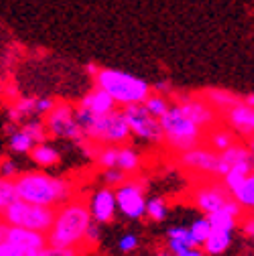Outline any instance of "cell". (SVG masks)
<instances>
[{"label": "cell", "mask_w": 254, "mask_h": 256, "mask_svg": "<svg viewBox=\"0 0 254 256\" xmlns=\"http://www.w3.org/2000/svg\"><path fill=\"white\" fill-rule=\"evenodd\" d=\"M14 187L20 202L41 206V208H59L68 204L76 196V187L68 179H59L41 171H26L14 177Z\"/></svg>", "instance_id": "1"}, {"label": "cell", "mask_w": 254, "mask_h": 256, "mask_svg": "<svg viewBox=\"0 0 254 256\" xmlns=\"http://www.w3.org/2000/svg\"><path fill=\"white\" fill-rule=\"evenodd\" d=\"M88 204L84 200H70L55 210L53 226L47 232V244L57 248H76L84 244V236L92 224Z\"/></svg>", "instance_id": "2"}, {"label": "cell", "mask_w": 254, "mask_h": 256, "mask_svg": "<svg viewBox=\"0 0 254 256\" xmlns=\"http://www.w3.org/2000/svg\"><path fill=\"white\" fill-rule=\"evenodd\" d=\"M76 122L80 130L88 142L94 144H110V146H120L128 142L132 132L128 128L122 110H114L106 116H94L84 108H76Z\"/></svg>", "instance_id": "3"}, {"label": "cell", "mask_w": 254, "mask_h": 256, "mask_svg": "<svg viewBox=\"0 0 254 256\" xmlns=\"http://www.w3.org/2000/svg\"><path fill=\"white\" fill-rule=\"evenodd\" d=\"M94 82H96V88L104 90L114 100V104L122 108L142 104L152 94L150 86L144 80L120 70H98V74L94 76Z\"/></svg>", "instance_id": "4"}, {"label": "cell", "mask_w": 254, "mask_h": 256, "mask_svg": "<svg viewBox=\"0 0 254 256\" xmlns=\"http://www.w3.org/2000/svg\"><path fill=\"white\" fill-rule=\"evenodd\" d=\"M163 130V144L173 152H185L189 148H196L204 144L206 132L202 128L185 116V112L179 108V104L169 106L165 116L158 120Z\"/></svg>", "instance_id": "5"}, {"label": "cell", "mask_w": 254, "mask_h": 256, "mask_svg": "<svg viewBox=\"0 0 254 256\" xmlns=\"http://www.w3.org/2000/svg\"><path fill=\"white\" fill-rule=\"evenodd\" d=\"M0 218L12 228H24V230L41 232L47 236L55 220V208H41V206H33L18 200L0 214Z\"/></svg>", "instance_id": "6"}, {"label": "cell", "mask_w": 254, "mask_h": 256, "mask_svg": "<svg viewBox=\"0 0 254 256\" xmlns=\"http://www.w3.org/2000/svg\"><path fill=\"white\" fill-rule=\"evenodd\" d=\"M45 130L55 138H70L78 144H84L86 138L76 122V108L66 102H57L49 114H45Z\"/></svg>", "instance_id": "7"}, {"label": "cell", "mask_w": 254, "mask_h": 256, "mask_svg": "<svg viewBox=\"0 0 254 256\" xmlns=\"http://www.w3.org/2000/svg\"><path fill=\"white\" fill-rule=\"evenodd\" d=\"M116 198V210H120L126 218L130 220H140L146 210V200H144V183L140 179H126L122 185L116 187L114 191Z\"/></svg>", "instance_id": "8"}, {"label": "cell", "mask_w": 254, "mask_h": 256, "mask_svg": "<svg viewBox=\"0 0 254 256\" xmlns=\"http://www.w3.org/2000/svg\"><path fill=\"white\" fill-rule=\"evenodd\" d=\"M126 122H128L130 132L142 140H148L152 144H163V130L161 124L156 118H152L142 104H134V106H124L122 110Z\"/></svg>", "instance_id": "9"}, {"label": "cell", "mask_w": 254, "mask_h": 256, "mask_svg": "<svg viewBox=\"0 0 254 256\" xmlns=\"http://www.w3.org/2000/svg\"><path fill=\"white\" fill-rule=\"evenodd\" d=\"M177 104L185 112V116L189 120H194L204 132H210L212 128L220 126V114L204 100V96L181 94L177 96Z\"/></svg>", "instance_id": "10"}, {"label": "cell", "mask_w": 254, "mask_h": 256, "mask_svg": "<svg viewBox=\"0 0 254 256\" xmlns=\"http://www.w3.org/2000/svg\"><path fill=\"white\" fill-rule=\"evenodd\" d=\"M218 152L210 150L208 146H196L179 154V163L192 173L206 175L210 179H218Z\"/></svg>", "instance_id": "11"}, {"label": "cell", "mask_w": 254, "mask_h": 256, "mask_svg": "<svg viewBox=\"0 0 254 256\" xmlns=\"http://www.w3.org/2000/svg\"><path fill=\"white\" fill-rule=\"evenodd\" d=\"M228 200H230V191L224 187V183H222L220 179H214V181L210 179L208 183H204L202 187H198L194 191V204L206 216L222 210Z\"/></svg>", "instance_id": "12"}, {"label": "cell", "mask_w": 254, "mask_h": 256, "mask_svg": "<svg viewBox=\"0 0 254 256\" xmlns=\"http://www.w3.org/2000/svg\"><path fill=\"white\" fill-rule=\"evenodd\" d=\"M90 216L96 224H110L116 216V198H114V189L112 187H104L98 189L96 194L92 196L90 204H88Z\"/></svg>", "instance_id": "13"}, {"label": "cell", "mask_w": 254, "mask_h": 256, "mask_svg": "<svg viewBox=\"0 0 254 256\" xmlns=\"http://www.w3.org/2000/svg\"><path fill=\"white\" fill-rule=\"evenodd\" d=\"M226 122L230 124L228 128L238 134V136H246L248 140H252V132H254V108L244 104V100H240L238 104H234L226 114H224Z\"/></svg>", "instance_id": "14"}, {"label": "cell", "mask_w": 254, "mask_h": 256, "mask_svg": "<svg viewBox=\"0 0 254 256\" xmlns=\"http://www.w3.org/2000/svg\"><path fill=\"white\" fill-rule=\"evenodd\" d=\"M218 156H220V161H218V179H222L228 173V169H232L236 165H252L254 163L252 161L254 154H252V146L250 144L244 146V144L234 142L230 148L218 152Z\"/></svg>", "instance_id": "15"}, {"label": "cell", "mask_w": 254, "mask_h": 256, "mask_svg": "<svg viewBox=\"0 0 254 256\" xmlns=\"http://www.w3.org/2000/svg\"><path fill=\"white\" fill-rule=\"evenodd\" d=\"M8 244H12L14 248L20 250H30V252H41L47 246V236L41 232H33V230H24V228H12L8 230Z\"/></svg>", "instance_id": "16"}, {"label": "cell", "mask_w": 254, "mask_h": 256, "mask_svg": "<svg viewBox=\"0 0 254 256\" xmlns=\"http://www.w3.org/2000/svg\"><path fill=\"white\" fill-rule=\"evenodd\" d=\"M78 106L84 108V110H88L94 116H106V114H110V112L116 110L114 100L110 98V96L104 90H100V88H94Z\"/></svg>", "instance_id": "17"}, {"label": "cell", "mask_w": 254, "mask_h": 256, "mask_svg": "<svg viewBox=\"0 0 254 256\" xmlns=\"http://www.w3.org/2000/svg\"><path fill=\"white\" fill-rule=\"evenodd\" d=\"M204 142L208 144L210 150H214V152H222V150L230 148V146L236 142V134L230 130V128L216 126V128H212L210 132H206Z\"/></svg>", "instance_id": "18"}, {"label": "cell", "mask_w": 254, "mask_h": 256, "mask_svg": "<svg viewBox=\"0 0 254 256\" xmlns=\"http://www.w3.org/2000/svg\"><path fill=\"white\" fill-rule=\"evenodd\" d=\"M232 236H234V232L212 230L208 240L204 242V254H208V256H222L232 246Z\"/></svg>", "instance_id": "19"}, {"label": "cell", "mask_w": 254, "mask_h": 256, "mask_svg": "<svg viewBox=\"0 0 254 256\" xmlns=\"http://www.w3.org/2000/svg\"><path fill=\"white\" fill-rule=\"evenodd\" d=\"M204 100L218 112V114H226L234 104L240 102L238 96H234L232 92H224V90H212L204 94Z\"/></svg>", "instance_id": "20"}, {"label": "cell", "mask_w": 254, "mask_h": 256, "mask_svg": "<svg viewBox=\"0 0 254 256\" xmlns=\"http://www.w3.org/2000/svg\"><path fill=\"white\" fill-rule=\"evenodd\" d=\"M124 175H134L140 169V154L130 148V146H118V156H116V167Z\"/></svg>", "instance_id": "21"}, {"label": "cell", "mask_w": 254, "mask_h": 256, "mask_svg": "<svg viewBox=\"0 0 254 256\" xmlns=\"http://www.w3.org/2000/svg\"><path fill=\"white\" fill-rule=\"evenodd\" d=\"M230 198L242 208L246 210L248 214L252 212V206H254V177H246L236 189L230 191Z\"/></svg>", "instance_id": "22"}, {"label": "cell", "mask_w": 254, "mask_h": 256, "mask_svg": "<svg viewBox=\"0 0 254 256\" xmlns=\"http://www.w3.org/2000/svg\"><path fill=\"white\" fill-rule=\"evenodd\" d=\"M30 156H33V161L37 165H41V167H53V165H57L61 161V154L53 146H49L45 142L35 144L33 148H30Z\"/></svg>", "instance_id": "23"}, {"label": "cell", "mask_w": 254, "mask_h": 256, "mask_svg": "<svg viewBox=\"0 0 254 256\" xmlns=\"http://www.w3.org/2000/svg\"><path fill=\"white\" fill-rule=\"evenodd\" d=\"M252 175V165H236V167H232V169H228V173L222 177L220 181L224 183V187L228 189V191H232V189H236L246 177H250Z\"/></svg>", "instance_id": "24"}, {"label": "cell", "mask_w": 254, "mask_h": 256, "mask_svg": "<svg viewBox=\"0 0 254 256\" xmlns=\"http://www.w3.org/2000/svg\"><path fill=\"white\" fill-rule=\"evenodd\" d=\"M208 222H210V226L212 230H226V232H234L238 228V220L232 218L230 214H226L224 210H218L210 216H206Z\"/></svg>", "instance_id": "25"}, {"label": "cell", "mask_w": 254, "mask_h": 256, "mask_svg": "<svg viewBox=\"0 0 254 256\" xmlns=\"http://www.w3.org/2000/svg\"><path fill=\"white\" fill-rule=\"evenodd\" d=\"M142 106H144V110L152 116V118H156V120H161L163 116H165V112L169 110V100L165 98V96H161V94H150L148 98L142 102Z\"/></svg>", "instance_id": "26"}, {"label": "cell", "mask_w": 254, "mask_h": 256, "mask_svg": "<svg viewBox=\"0 0 254 256\" xmlns=\"http://www.w3.org/2000/svg\"><path fill=\"white\" fill-rule=\"evenodd\" d=\"M18 202V194L14 187V179H4L0 177V214H2L8 206Z\"/></svg>", "instance_id": "27"}, {"label": "cell", "mask_w": 254, "mask_h": 256, "mask_svg": "<svg viewBox=\"0 0 254 256\" xmlns=\"http://www.w3.org/2000/svg\"><path fill=\"white\" fill-rule=\"evenodd\" d=\"M116 156H118V146H110V144H102L94 152V158H96L98 165H102L104 169L116 167Z\"/></svg>", "instance_id": "28"}, {"label": "cell", "mask_w": 254, "mask_h": 256, "mask_svg": "<svg viewBox=\"0 0 254 256\" xmlns=\"http://www.w3.org/2000/svg\"><path fill=\"white\" fill-rule=\"evenodd\" d=\"M210 232H212V226H210L208 218L196 220V222L192 224V228H189V234H192V238H194V242H196V246H198V248H200V246H204V242L208 240Z\"/></svg>", "instance_id": "29"}, {"label": "cell", "mask_w": 254, "mask_h": 256, "mask_svg": "<svg viewBox=\"0 0 254 256\" xmlns=\"http://www.w3.org/2000/svg\"><path fill=\"white\" fill-rule=\"evenodd\" d=\"M144 214L152 220V222H163L167 218V202L163 198H152L150 202H146V210Z\"/></svg>", "instance_id": "30"}, {"label": "cell", "mask_w": 254, "mask_h": 256, "mask_svg": "<svg viewBox=\"0 0 254 256\" xmlns=\"http://www.w3.org/2000/svg\"><path fill=\"white\" fill-rule=\"evenodd\" d=\"M35 146V142L30 140V136L22 130H14L12 134H10V148L14 150V152H30V148Z\"/></svg>", "instance_id": "31"}, {"label": "cell", "mask_w": 254, "mask_h": 256, "mask_svg": "<svg viewBox=\"0 0 254 256\" xmlns=\"http://www.w3.org/2000/svg\"><path fill=\"white\" fill-rule=\"evenodd\" d=\"M22 130L30 136V140H33L35 144H41L47 140V130H45V124L39 122V120H33V122H26L22 126Z\"/></svg>", "instance_id": "32"}, {"label": "cell", "mask_w": 254, "mask_h": 256, "mask_svg": "<svg viewBox=\"0 0 254 256\" xmlns=\"http://www.w3.org/2000/svg\"><path fill=\"white\" fill-rule=\"evenodd\" d=\"M30 114H35V100H20L10 110V118L12 120H22V118H26Z\"/></svg>", "instance_id": "33"}, {"label": "cell", "mask_w": 254, "mask_h": 256, "mask_svg": "<svg viewBox=\"0 0 254 256\" xmlns=\"http://www.w3.org/2000/svg\"><path fill=\"white\" fill-rule=\"evenodd\" d=\"M169 240H177V242L185 244L187 248H198L187 228H171V230H169Z\"/></svg>", "instance_id": "34"}, {"label": "cell", "mask_w": 254, "mask_h": 256, "mask_svg": "<svg viewBox=\"0 0 254 256\" xmlns=\"http://www.w3.org/2000/svg\"><path fill=\"white\" fill-rule=\"evenodd\" d=\"M98 242H100V228H98V224H96V222H92V224H90V228H88V232H86V236H84V244H82V248H84V246L94 248V246H98Z\"/></svg>", "instance_id": "35"}, {"label": "cell", "mask_w": 254, "mask_h": 256, "mask_svg": "<svg viewBox=\"0 0 254 256\" xmlns=\"http://www.w3.org/2000/svg\"><path fill=\"white\" fill-rule=\"evenodd\" d=\"M39 256H80V250L76 248H57V246H45Z\"/></svg>", "instance_id": "36"}, {"label": "cell", "mask_w": 254, "mask_h": 256, "mask_svg": "<svg viewBox=\"0 0 254 256\" xmlns=\"http://www.w3.org/2000/svg\"><path fill=\"white\" fill-rule=\"evenodd\" d=\"M0 256H39V252H30V250H20L14 248L12 244H2L0 246Z\"/></svg>", "instance_id": "37"}, {"label": "cell", "mask_w": 254, "mask_h": 256, "mask_svg": "<svg viewBox=\"0 0 254 256\" xmlns=\"http://www.w3.org/2000/svg\"><path fill=\"white\" fill-rule=\"evenodd\" d=\"M136 246H138V238L134 234H124L118 242L120 252H132V250H136Z\"/></svg>", "instance_id": "38"}, {"label": "cell", "mask_w": 254, "mask_h": 256, "mask_svg": "<svg viewBox=\"0 0 254 256\" xmlns=\"http://www.w3.org/2000/svg\"><path fill=\"white\" fill-rule=\"evenodd\" d=\"M18 175V167L14 161H8V158H4L2 163H0V177L4 179H14Z\"/></svg>", "instance_id": "39"}, {"label": "cell", "mask_w": 254, "mask_h": 256, "mask_svg": "<svg viewBox=\"0 0 254 256\" xmlns=\"http://www.w3.org/2000/svg\"><path fill=\"white\" fill-rule=\"evenodd\" d=\"M126 179H128V175H124V173L118 171V169H108V171H106V183H108L110 187H118V185H122Z\"/></svg>", "instance_id": "40"}, {"label": "cell", "mask_w": 254, "mask_h": 256, "mask_svg": "<svg viewBox=\"0 0 254 256\" xmlns=\"http://www.w3.org/2000/svg\"><path fill=\"white\" fill-rule=\"evenodd\" d=\"M57 102L51 100V98H41V100H35V114H49L53 110Z\"/></svg>", "instance_id": "41"}, {"label": "cell", "mask_w": 254, "mask_h": 256, "mask_svg": "<svg viewBox=\"0 0 254 256\" xmlns=\"http://www.w3.org/2000/svg\"><path fill=\"white\" fill-rule=\"evenodd\" d=\"M8 230H10V226L8 224L0 218V246L2 244H6V238H8Z\"/></svg>", "instance_id": "42"}, {"label": "cell", "mask_w": 254, "mask_h": 256, "mask_svg": "<svg viewBox=\"0 0 254 256\" xmlns=\"http://www.w3.org/2000/svg\"><path fill=\"white\" fill-rule=\"evenodd\" d=\"M244 232H246V236L248 238H252V234H254V220H252V216H248L246 220H244Z\"/></svg>", "instance_id": "43"}, {"label": "cell", "mask_w": 254, "mask_h": 256, "mask_svg": "<svg viewBox=\"0 0 254 256\" xmlns=\"http://www.w3.org/2000/svg\"><path fill=\"white\" fill-rule=\"evenodd\" d=\"M181 256H206V254H204L200 248H189V250H185Z\"/></svg>", "instance_id": "44"}, {"label": "cell", "mask_w": 254, "mask_h": 256, "mask_svg": "<svg viewBox=\"0 0 254 256\" xmlns=\"http://www.w3.org/2000/svg\"><path fill=\"white\" fill-rule=\"evenodd\" d=\"M150 90H154V92L161 94V92H169L171 88H169V84H167V82H163V84H156V86H154V88H150Z\"/></svg>", "instance_id": "45"}, {"label": "cell", "mask_w": 254, "mask_h": 256, "mask_svg": "<svg viewBox=\"0 0 254 256\" xmlns=\"http://www.w3.org/2000/svg\"><path fill=\"white\" fill-rule=\"evenodd\" d=\"M88 74L96 76V74H98V68H96V66H92V63H90V66H88Z\"/></svg>", "instance_id": "46"}, {"label": "cell", "mask_w": 254, "mask_h": 256, "mask_svg": "<svg viewBox=\"0 0 254 256\" xmlns=\"http://www.w3.org/2000/svg\"><path fill=\"white\" fill-rule=\"evenodd\" d=\"M244 104H248V106H252V104H254V96H252V94H248V96H246Z\"/></svg>", "instance_id": "47"}, {"label": "cell", "mask_w": 254, "mask_h": 256, "mask_svg": "<svg viewBox=\"0 0 254 256\" xmlns=\"http://www.w3.org/2000/svg\"><path fill=\"white\" fill-rule=\"evenodd\" d=\"M156 256H173V254H171V252H165V250H163V252H158Z\"/></svg>", "instance_id": "48"}]
</instances>
